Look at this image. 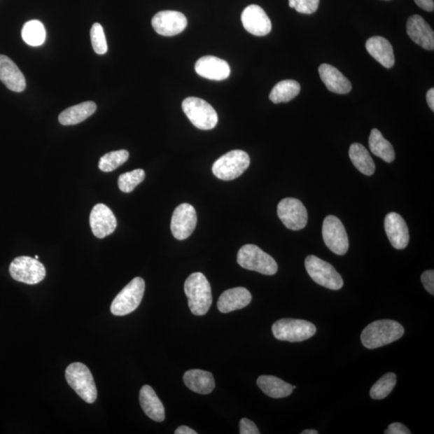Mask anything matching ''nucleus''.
<instances>
[{
    "instance_id": "obj_38",
    "label": "nucleus",
    "mask_w": 434,
    "mask_h": 434,
    "mask_svg": "<svg viewBox=\"0 0 434 434\" xmlns=\"http://www.w3.org/2000/svg\"><path fill=\"white\" fill-rule=\"evenodd\" d=\"M241 434H259L258 427L255 423L247 419H242L240 421Z\"/></svg>"
},
{
    "instance_id": "obj_9",
    "label": "nucleus",
    "mask_w": 434,
    "mask_h": 434,
    "mask_svg": "<svg viewBox=\"0 0 434 434\" xmlns=\"http://www.w3.org/2000/svg\"><path fill=\"white\" fill-rule=\"evenodd\" d=\"M305 267L308 274L317 284L334 290H340L344 286L341 275L325 260L310 255L305 260Z\"/></svg>"
},
{
    "instance_id": "obj_42",
    "label": "nucleus",
    "mask_w": 434,
    "mask_h": 434,
    "mask_svg": "<svg viewBox=\"0 0 434 434\" xmlns=\"http://www.w3.org/2000/svg\"><path fill=\"white\" fill-rule=\"evenodd\" d=\"M176 434H197V432H195L192 430V428H189L186 426H182L177 428L175 431Z\"/></svg>"
},
{
    "instance_id": "obj_1",
    "label": "nucleus",
    "mask_w": 434,
    "mask_h": 434,
    "mask_svg": "<svg viewBox=\"0 0 434 434\" xmlns=\"http://www.w3.org/2000/svg\"><path fill=\"white\" fill-rule=\"evenodd\" d=\"M403 326L393 320L383 319L373 322L363 329L361 342L368 349H376L402 337Z\"/></svg>"
},
{
    "instance_id": "obj_43",
    "label": "nucleus",
    "mask_w": 434,
    "mask_h": 434,
    "mask_svg": "<svg viewBox=\"0 0 434 434\" xmlns=\"http://www.w3.org/2000/svg\"><path fill=\"white\" fill-rule=\"evenodd\" d=\"M302 434H318V432L314 430H306L301 433Z\"/></svg>"
},
{
    "instance_id": "obj_27",
    "label": "nucleus",
    "mask_w": 434,
    "mask_h": 434,
    "mask_svg": "<svg viewBox=\"0 0 434 434\" xmlns=\"http://www.w3.org/2000/svg\"><path fill=\"white\" fill-rule=\"evenodd\" d=\"M257 384L265 395L275 399L288 397L294 390L292 385L274 376H260Z\"/></svg>"
},
{
    "instance_id": "obj_39",
    "label": "nucleus",
    "mask_w": 434,
    "mask_h": 434,
    "mask_svg": "<svg viewBox=\"0 0 434 434\" xmlns=\"http://www.w3.org/2000/svg\"><path fill=\"white\" fill-rule=\"evenodd\" d=\"M385 434H410L411 431L407 428L402 423L396 422L391 424L386 430L384 431Z\"/></svg>"
},
{
    "instance_id": "obj_34",
    "label": "nucleus",
    "mask_w": 434,
    "mask_h": 434,
    "mask_svg": "<svg viewBox=\"0 0 434 434\" xmlns=\"http://www.w3.org/2000/svg\"><path fill=\"white\" fill-rule=\"evenodd\" d=\"M145 176V172L143 169L122 174L118 178V188L122 192H132L139 183L144 181Z\"/></svg>"
},
{
    "instance_id": "obj_14",
    "label": "nucleus",
    "mask_w": 434,
    "mask_h": 434,
    "mask_svg": "<svg viewBox=\"0 0 434 434\" xmlns=\"http://www.w3.org/2000/svg\"><path fill=\"white\" fill-rule=\"evenodd\" d=\"M157 34L164 36H173L181 34L188 25L186 16L176 10H162L155 15L151 20Z\"/></svg>"
},
{
    "instance_id": "obj_7",
    "label": "nucleus",
    "mask_w": 434,
    "mask_h": 434,
    "mask_svg": "<svg viewBox=\"0 0 434 434\" xmlns=\"http://www.w3.org/2000/svg\"><path fill=\"white\" fill-rule=\"evenodd\" d=\"M182 108L190 122L200 130H211L218 123V115L215 108L198 97H187L182 103Z\"/></svg>"
},
{
    "instance_id": "obj_28",
    "label": "nucleus",
    "mask_w": 434,
    "mask_h": 434,
    "mask_svg": "<svg viewBox=\"0 0 434 434\" xmlns=\"http://www.w3.org/2000/svg\"><path fill=\"white\" fill-rule=\"evenodd\" d=\"M349 157L352 164L363 175L372 176L376 170L375 164L368 150L360 144H351Z\"/></svg>"
},
{
    "instance_id": "obj_8",
    "label": "nucleus",
    "mask_w": 434,
    "mask_h": 434,
    "mask_svg": "<svg viewBox=\"0 0 434 434\" xmlns=\"http://www.w3.org/2000/svg\"><path fill=\"white\" fill-rule=\"evenodd\" d=\"M316 328L306 320L282 318L272 326V332L276 340L290 343L305 341L316 333Z\"/></svg>"
},
{
    "instance_id": "obj_36",
    "label": "nucleus",
    "mask_w": 434,
    "mask_h": 434,
    "mask_svg": "<svg viewBox=\"0 0 434 434\" xmlns=\"http://www.w3.org/2000/svg\"><path fill=\"white\" fill-rule=\"evenodd\" d=\"M319 0H289V6L298 13L310 15L316 12Z\"/></svg>"
},
{
    "instance_id": "obj_23",
    "label": "nucleus",
    "mask_w": 434,
    "mask_h": 434,
    "mask_svg": "<svg viewBox=\"0 0 434 434\" xmlns=\"http://www.w3.org/2000/svg\"><path fill=\"white\" fill-rule=\"evenodd\" d=\"M366 50L370 55L384 68H393L395 64L393 48L390 42L382 36L369 38Z\"/></svg>"
},
{
    "instance_id": "obj_20",
    "label": "nucleus",
    "mask_w": 434,
    "mask_h": 434,
    "mask_svg": "<svg viewBox=\"0 0 434 434\" xmlns=\"http://www.w3.org/2000/svg\"><path fill=\"white\" fill-rule=\"evenodd\" d=\"M252 301L251 292L244 287H237L222 293L217 307L221 313H230L246 307Z\"/></svg>"
},
{
    "instance_id": "obj_30",
    "label": "nucleus",
    "mask_w": 434,
    "mask_h": 434,
    "mask_svg": "<svg viewBox=\"0 0 434 434\" xmlns=\"http://www.w3.org/2000/svg\"><path fill=\"white\" fill-rule=\"evenodd\" d=\"M300 84L294 80H284L276 84L270 92V99L275 104L289 102L300 93Z\"/></svg>"
},
{
    "instance_id": "obj_37",
    "label": "nucleus",
    "mask_w": 434,
    "mask_h": 434,
    "mask_svg": "<svg viewBox=\"0 0 434 434\" xmlns=\"http://www.w3.org/2000/svg\"><path fill=\"white\" fill-rule=\"evenodd\" d=\"M421 282L425 289L432 295H434V271L427 270L421 275Z\"/></svg>"
},
{
    "instance_id": "obj_25",
    "label": "nucleus",
    "mask_w": 434,
    "mask_h": 434,
    "mask_svg": "<svg viewBox=\"0 0 434 434\" xmlns=\"http://www.w3.org/2000/svg\"><path fill=\"white\" fill-rule=\"evenodd\" d=\"M183 382L190 390L199 394H209L215 388L213 374L200 369H192L184 373Z\"/></svg>"
},
{
    "instance_id": "obj_31",
    "label": "nucleus",
    "mask_w": 434,
    "mask_h": 434,
    "mask_svg": "<svg viewBox=\"0 0 434 434\" xmlns=\"http://www.w3.org/2000/svg\"><path fill=\"white\" fill-rule=\"evenodd\" d=\"M22 38L31 46H40L46 41L45 26L39 20L27 22L22 29Z\"/></svg>"
},
{
    "instance_id": "obj_40",
    "label": "nucleus",
    "mask_w": 434,
    "mask_h": 434,
    "mask_svg": "<svg viewBox=\"0 0 434 434\" xmlns=\"http://www.w3.org/2000/svg\"><path fill=\"white\" fill-rule=\"evenodd\" d=\"M417 6L426 12H433L434 9L433 0H414Z\"/></svg>"
},
{
    "instance_id": "obj_10",
    "label": "nucleus",
    "mask_w": 434,
    "mask_h": 434,
    "mask_svg": "<svg viewBox=\"0 0 434 434\" xmlns=\"http://www.w3.org/2000/svg\"><path fill=\"white\" fill-rule=\"evenodd\" d=\"M9 272L14 280L28 285L38 284L46 276L43 265L39 260L27 256L15 258L10 265Z\"/></svg>"
},
{
    "instance_id": "obj_17",
    "label": "nucleus",
    "mask_w": 434,
    "mask_h": 434,
    "mask_svg": "<svg viewBox=\"0 0 434 434\" xmlns=\"http://www.w3.org/2000/svg\"><path fill=\"white\" fill-rule=\"evenodd\" d=\"M407 34L410 39L428 51L434 50V34L431 27L419 15H412L407 21Z\"/></svg>"
},
{
    "instance_id": "obj_19",
    "label": "nucleus",
    "mask_w": 434,
    "mask_h": 434,
    "mask_svg": "<svg viewBox=\"0 0 434 434\" xmlns=\"http://www.w3.org/2000/svg\"><path fill=\"white\" fill-rule=\"evenodd\" d=\"M195 72L209 80H223L230 77L231 69L225 59L214 56L200 58L195 65Z\"/></svg>"
},
{
    "instance_id": "obj_15",
    "label": "nucleus",
    "mask_w": 434,
    "mask_h": 434,
    "mask_svg": "<svg viewBox=\"0 0 434 434\" xmlns=\"http://www.w3.org/2000/svg\"><path fill=\"white\" fill-rule=\"evenodd\" d=\"M244 28L257 36H267L272 29V24L265 10L256 4L249 5L241 14Z\"/></svg>"
},
{
    "instance_id": "obj_21",
    "label": "nucleus",
    "mask_w": 434,
    "mask_h": 434,
    "mask_svg": "<svg viewBox=\"0 0 434 434\" xmlns=\"http://www.w3.org/2000/svg\"><path fill=\"white\" fill-rule=\"evenodd\" d=\"M320 78L327 89L335 94H346L351 90L350 80L339 69L328 64H323L318 68Z\"/></svg>"
},
{
    "instance_id": "obj_24",
    "label": "nucleus",
    "mask_w": 434,
    "mask_h": 434,
    "mask_svg": "<svg viewBox=\"0 0 434 434\" xmlns=\"http://www.w3.org/2000/svg\"><path fill=\"white\" fill-rule=\"evenodd\" d=\"M139 401L146 415H148L151 420L157 422L164 421V406L161 402L158 396L156 395L154 389L149 385H144L141 388Z\"/></svg>"
},
{
    "instance_id": "obj_11",
    "label": "nucleus",
    "mask_w": 434,
    "mask_h": 434,
    "mask_svg": "<svg viewBox=\"0 0 434 434\" xmlns=\"http://www.w3.org/2000/svg\"><path fill=\"white\" fill-rule=\"evenodd\" d=\"M323 238L326 246L335 254L344 255L349 251V237L338 217H326L323 225Z\"/></svg>"
},
{
    "instance_id": "obj_2",
    "label": "nucleus",
    "mask_w": 434,
    "mask_h": 434,
    "mask_svg": "<svg viewBox=\"0 0 434 434\" xmlns=\"http://www.w3.org/2000/svg\"><path fill=\"white\" fill-rule=\"evenodd\" d=\"M184 292L188 297L190 311L195 316H204L209 311L213 296L209 281L202 273H194L184 284Z\"/></svg>"
},
{
    "instance_id": "obj_41",
    "label": "nucleus",
    "mask_w": 434,
    "mask_h": 434,
    "mask_svg": "<svg viewBox=\"0 0 434 434\" xmlns=\"http://www.w3.org/2000/svg\"><path fill=\"white\" fill-rule=\"evenodd\" d=\"M426 100L428 106L431 108L432 111H434V89L432 88L427 92Z\"/></svg>"
},
{
    "instance_id": "obj_13",
    "label": "nucleus",
    "mask_w": 434,
    "mask_h": 434,
    "mask_svg": "<svg viewBox=\"0 0 434 434\" xmlns=\"http://www.w3.org/2000/svg\"><path fill=\"white\" fill-rule=\"evenodd\" d=\"M197 224V215L192 205L182 204L174 211L171 230L178 240L183 241L192 235Z\"/></svg>"
},
{
    "instance_id": "obj_12",
    "label": "nucleus",
    "mask_w": 434,
    "mask_h": 434,
    "mask_svg": "<svg viewBox=\"0 0 434 434\" xmlns=\"http://www.w3.org/2000/svg\"><path fill=\"white\" fill-rule=\"evenodd\" d=\"M278 215L282 223L290 230L304 229L307 224L308 214L300 200L285 198L278 205Z\"/></svg>"
},
{
    "instance_id": "obj_26",
    "label": "nucleus",
    "mask_w": 434,
    "mask_h": 434,
    "mask_svg": "<svg viewBox=\"0 0 434 434\" xmlns=\"http://www.w3.org/2000/svg\"><path fill=\"white\" fill-rule=\"evenodd\" d=\"M96 110L97 105L94 102L80 103V104L69 107L59 113V122L63 126L77 125L93 115Z\"/></svg>"
},
{
    "instance_id": "obj_33",
    "label": "nucleus",
    "mask_w": 434,
    "mask_h": 434,
    "mask_svg": "<svg viewBox=\"0 0 434 434\" xmlns=\"http://www.w3.org/2000/svg\"><path fill=\"white\" fill-rule=\"evenodd\" d=\"M129 152L126 150L111 151L103 155L99 160V169L104 172H111L117 169L127 161Z\"/></svg>"
},
{
    "instance_id": "obj_18",
    "label": "nucleus",
    "mask_w": 434,
    "mask_h": 434,
    "mask_svg": "<svg viewBox=\"0 0 434 434\" xmlns=\"http://www.w3.org/2000/svg\"><path fill=\"white\" fill-rule=\"evenodd\" d=\"M384 229L388 240L395 248L404 249L409 245L410 232L403 217L390 213L384 219Z\"/></svg>"
},
{
    "instance_id": "obj_5",
    "label": "nucleus",
    "mask_w": 434,
    "mask_h": 434,
    "mask_svg": "<svg viewBox=\"0 0 434 434\" xmlns=\"http://www.w3.org/2000/svg\"><path fill=\"white\" fill-rule=\"evenodd\" d=\"M237 263L244 269L265 275H274L279 269L275 260L255 245H246L240 248L237 253Z\"/></svg>"
},
{
    "instance_id": "obj_35",
    "label": "nucleus",
    "mask_w": 434,
    "mask_h": 434,
    "mask_svg": "<svg viewBox=\"0 0 434 434\" xmlns=\"http://www.w3.org/2000/svg\"><path fill=\"white\" fill-rule=\"evenodd\" d=\"M90 37L92 46L96 53L103 55L107 52L108 46L105 32L100 24L96 23L92 27Z\"/></svg>"
},
{
    "instance_id": "obj_4",
    "label": "nucleus",
    "mask_w": 434,
    "mask_h": 434,
    "mask_svg": "<svg viewBox=\"0 0 434 434\" xmlns=\"http://www.w3.org/2000/svg\"><path fill=\"white\" fill-rule=\"evenodd\" d=\"M251 164V158L246 151L234 150L227 152L217 160L211 170L221 181H230L241 176Z\"/></svg>"
},
{
    "instance_id": "obj_6",
    "label": "nucleus",
    "mask_w": 434,
    "mask_h": 434,
    "mask_svg": "<svg viewBox=\"0 0 434 434\" xmlns=\"http://www.w3.org/2000/svg\"><path fill=\"white\" fill-rule=\"evenodd\" d=\"M145 292V281L142 278L134 279L125 286L113 300L111 312L113 316H124L132 313L140 305Z\"/></svg>"
},
{
    "instance_id": "obj_44",
    "label": "nucleus",
    "mask_w": 434,
    "mask_h": 434,
    "mask_svg": "<svg viewBox=\"0 0 434 434\" xmlns=\"http://www.w3.org/2000/svg\"><path fill=\"white\" fill-rule=\"evenodd\" d=\"M35 259L38 260V259H39V257H38L37 255H36V256L35 257Z\"/></svg>"
},
{
    "instance_id": "obj_3",
    "label": "nucleus",
    "mask_w": 434,
    "mask_h": 434,
    "mask_svg": "<svg viewBox=\"0 0 434 434\" xmlns=\"http://www.w3.org/2000/svg\"><path fill=\"white\" fill-rule=\"evenodd\" d=\"M65 379L79 397L86 403L93 404L97 398V390L93 375L88 367L83 363L76 362L65 370Z\"/></svg>"
},
{
    "instance_id": "obj_29",
    "label": "nucleus",
    "mask_w": 434,
    "mask_h": 434,
    "mask_svg": "<svg viewBox=\"0 0 434 434\" xmlns=\"http://www.w3.org/2000/svg\"><path fill=\"white\" fill-rule=\"evenodd\" d=\"M369 148L375 155L385 162H392L395 160L393 146L385 139L377 129H372L368 140Z\"/></svg>"
},
{
    "instance_id": "obj_32",
    "label": "nucleus",
    "mask_w": 434,
    "mask_h": 434,
    "mask_svg": "<svg viewBox=\"0 0 434 434\" xmlns=\"http://www.w3.org/2000/svg\"><path fill=\"white\" fill-rule=\"evenodd\" d=\"M397 384V376L393 372L385 374L379 381L373 384L370 391L372 399L382 400L387 398Z\"/></svg>"
},
{
    "instance_id": "obj_22",
    "label": "nucleus",
    "mask_w": 434,
    "mask_h": 434,
    "mask_svg": "<svg viewBox=\"0 0 434 434\" xmlns=\"http://www.w3.org/2000/svg\"><path fill=\"white\" fill-rule=\"evenodd\" d=\"M0 80L10 90L23 92L26 88V80L18 65L9 57L0 55Z\"/></svg>"
},
{
    "instance_id": "obj_16",
    "label": "nucleus",
    "mask_w": 434,
    "mask_h": 434,
    "mask_svg": "<svg viewBox=\"0 0 434 434\" xmlns=\"http://www.w3.org/2000/svg\"><path fill=\"white\" fill-rule=\"evenodd\" d=\"M90 224L94 236L102 239L115 232L117 227V220L108 206L97 204L91 211Z\"/></svg>"
}]
</instances>
